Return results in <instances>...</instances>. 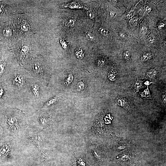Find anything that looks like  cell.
I'll use <instances>...</instances> for the list:
<instances>
[{
  "label": "cell",
  "mask_w": 166,
  "mask_h": 166,
  "mask_svg": "<svg viewBox=\"0 0 166 166\" xmlns=\"http://www.w3.org/2000/svg\"><path fill=\"white\" fill-rule=\"evenodd\" d=\"M8 110L5 116L6 128L11 133L18 135L24 131L27 126L25 114L21 110L16 108Z\"/></svg>",
  "instance_id": "obj_1"
},
{
  "label": "cell",
  "mask_w": 166,
  "mask_h": 166,
  "mask_svg": "<svg viewBox=\"0 0 166 166\" xmlns=\"http://www.w3.org/2000/svg\"><path fill=\"white\" fill-rule=\"evenodd\" d=\"M98 31L101 34L104 36H107L109 34V31L107 29L103 27L99 28Z\"/></svg>",
  "instance_id": "obj_24"
},
{
  "label": "cell",
  "mask_w": 166,
  "mask_h": 166,
  "mask_svg": "<svg viewBox=\"0 0 166 166\" xmlns=\"http://www.w3.org/2000/svg\"><path fill=\"white\" fill-rule=\"evenodd\" d=\"M61 98V97L59 94L56 95L50 98L44 104L42 109H45L56 104L60 100Z\"/></svg>",
  "instance_id": "obj_13"
},
{
  "label": "cell",
  "mask_w": 166,
  "mask_h": 166,
  "mask_svg": "<svg viewBox=\"0 0 166 166\" xmlns=\"http://www.w3.org/2000/svg\"><path fill=\"white\" fill-rule=\"evenodd\" d=\"M14 22L17 34L22 37L35 32L31 22L26 15L17 16Z\"/></svg>",
  "instance_id": "obj_3"
},
{
  "label": "cell",
  "mask_w": 166,
  "mask_h": 166,
  "mask_svg": "<svg viewBox=\"0 0 166 166\" xmlns=\"http://www.w3.org/2000/svg\"><path fill=\"white\" fill-rule=\"evenodd\" d=\"M120 35L121 38L123 39H125L126 38V34L123 32L120 33Z\"/></svg>",
  "instance_id": "obj_35"
},
{
  "label": "cell",
  "mask_w": 166,
  "mask_h": 166,
  "mask_svg": "<svg viewBox=\"0 0 166 166\" xmlns=\"http://www.w3.org/2000/svg\"><path fill=\"white\" fill-rule=\"evenodd\" d=\"M17 34L14 23H5L0 27V37L8 41L14 40Z\"/></svg>",
  "instance_id": "obj_6"
},
{
  "label": "cell",
  "mask_w": 166,
  "mask_h": 166,
  "mask_svg": "<svg viewBox=\"0 0 166 166\" xmlns=\"http://www.w3.org/2000/svg\"><path fill=\"white\" fill-rule=\"evenodd\" d=\"M51 120L50 117L44 116H40L38 117V121L40 125L43 128L47 126Z\"/></svg>",
  "instance_id": "obj_14"
},
{
  "label": "cell",
  "mask_w": 166,
  "mask_h": 166,
  "mask_svg": "<svg viewBox=\"0 0 166 166\" xmlns=\"http://www.w3.org/2000/svg\"><path fill=\"white\" fill-rule=\"evenodd\" d=\"M132 143L130 141L126 140L117 141L116 143V148L117 151H123L130 148L132 146Z\"/></svg>",
  "instance_id": "obj_12"
},
{
  "label": "cell",
  "mask_w": 166,
  "mask_h": 166,
  "mask_svg": "<svg viewBox=\"0 0 166 166\" xmlns=\"http://www.w3.org/2000/svg\"><path fill=\"white\" fill-rule=\"evenodd\" d=\"M26 68L30 74L38 81L48 78V71L43 57L37 55L30 59Z\"/></svg>",
  "instance_id": "obj_2"
},
{
  "label": "cell",
  "mask_w": 166,
  "mask_h": 166,
  "mask_svg": "<svg viewBox=\"0 0 166 166\" xmlns=\"http://www.w3.org/2000/svg\"><path fill=\"white\" fill-rule=\"evenodd\" d=\"M28 138L38 149H41L43 144V140L41 135L33 134L30 135Z\"/></svg>",
  "instance_id": "obj_9"
},
{
  "label": "cell",
  "mask_w": 166,
  "mask_h": 166,
  "mask_svg": "<svg viewBox=\"0 0 166 166\" xmlns=\"http://www.w3.org/2000/svg\"><path fill=\"white\" fill-rule=\"evenodd\" d=\"M157 74V70L155 68H152L147 72L146 77L148 78L152 79L156 76Z\"/></svg>",
  "instance_id": "obj_18"
},
{
  "label": "cell",
  "mask_w": 166,
  "mask_h": 166,
  "mask_svg": "<svg viewBox=\"0 0 166 166\" xmlns=\"http://www.w3.org/2000/svg\"><path fill=\"white\" fill-rule=\"evenodd\" d=\"M147 83H146V82L145 83L147 85H148L149 84H150L149 83L150 82H149L148 81H147Z\"/></svg>",
  "instance_id": "obj_38"
},
{
  "label": "cell",
  "mask_w": 166,
  "mask_h": 166,
  "mask_svg": "<svg viewBox=\"0 0 166 166\" xmlns=\"http://www.w3.org/2000/svg\"><path fill=\"white\" fill-rule=\"evenodd\" d=\"M86 38L89 41H93L95 39L94 35L90 32H87L85 33Z\"/></svg>",
  "instance_id": "obj_23"
},
{
  "label": "cell",
  "mask_w": 166,
  "mask_h": 166,
  "mask_svg": "<svg viewBox=\"0 0 166 166\" xmlns=\"http://www.w3.org/2000/svg\"><path fill=\"white\" fill-rule=\"evenodd\" d=\"M75 54L76 57L78 59H81L84 56V53L80 48L77 49L75 51Z\"/></svg>",
  "instance_id": "obj_21"
},
{
  "label": "cell",
  "mask_w": 166,
  "mask_h": 166,
  "mask_svg": "<svg viewBox=\"0 0 166 166\" xmlns=\"http://www.w3.org/2000/svg\"><path fill=\"white\" fill-rule=\"evenodd\" d=\"M73 76L72 74H70L67 76L65 81V83L66 85H69L73 81Z\"/></svg>",
  "instance_id": "obj_25"
},
{
  "label": "cell",
  "mask_w": 166,
  "mask_h": 166,
  "mask_svg": "<svg viewBox=\"0 0 166 166\" xmlns=\"http://www.w3.org/2000/svg\"><path fill=\"white\" fill-rule=\"evenodd\" d=\"M4 132L3 128L0 124V138L2 137L4 135Z\"/></svg>",
  "instance_id": "obj_31"
},
{
  "label": "cell",
  "mask_w": 166,
  "mask_h": 166,
  "mask_svg": "<svg viewBox=\"0 0 166 166\" xmlns=\"http://www.w3.org/2000/svg\"><path fill=\"white\" fill-rule=\"evenodd\" d=\"M165 25L164 23L161 22L159 23L158 26V28L159 29H160L163 28Z\"/></svg>",
  "instance_id": "obj_34"
},
{
  "label": "cell",
  "mask_w": 166,
  "mask_h": 166,
  "mask_svg": "<svg viewBox=\"0 0 166 166\" xmlns=\"http://www.w3.org/2000/svg\"><path fill=\"white\" fill-rule=\"evenodd\" d=\"M113 97L117 104L125 109H130V106L128 100L125 98L114 96L111 94L110 95Z\"/></svg>",
  "instance_id": "obj_10"
},
{
  "label": "cell",
  "mask_w": 166,
  "mask_h": 166,
  "mask_svg": "<svg viewBox=\"0 0 166 166\" xmlns=\"http://www.w3.org/2000/svg\"><path fill=\"white\" fill-rule=\"evenodd\" d=\"M117 71L112 68L109 72L108 75V79L112 82H115L117 78Z\"/></svg>",
  "instance_id": "obj_16"
},
{
  "label": "cell",
  "mask_w": 166,
  "mask_h": 166,
  "mask_svg": "<svg viewBox=\"0 0 166 166\" xmlns=\"http://www.w3.org/2000/svg\"><path fill=\"white\" fill-rule=\"evenodd\" d=\"M137 153L130 148L119 154L117 158L121 166H132L137 161Z\"/></svg>",
  "instance_id": "obj_5"
},
{
  "label": "cell",
  "mask_w": 166,
  "mask_h": 166,
  "mask_svg": "<svg viewBox=\"0 0 166 166\" xmlns=\"http://www.w3.org/2000/svg\"><path fill=\"white\" fill-rule=\"evenodd\" d=\"M164 45L165 46H166V40H164Z\"/></svg>",
  "instance_id": "obj_39"
},
{
  "label": "cell",
  "mask_w": 166,
  "mask_h": 166,
  "mask_svg": "<svg viewBox=\"0 0 166 166\" xmlns=\"http://www.w3.org/2000/svg\"><path fill=\"white\" fill-rule=\"evenodd\" d=\"M12 10L11 6L3 1H0V16L8 15L11 13Z\"/></svg>",
  "instance_id": "obj_11"
},
{
  "label": "cell",
  "mask_w": 166,
  "mask_h": 166,
  "mask_svg": "<svg viewBox=\"0 0 166 166\" xmlns=\"http://www.w3.org/2000/svg\"><path fill=\"white\" fill-rule=\"evenodd\" d=\"M13 147L12 144L9 142L0 145V161L7 162L11 160Z\"/></svg>",
  "instance_id": "obj_8"
},
{
  "label": "cell",
  "mask_w": 166,
  "mask_h": 166,
  "mask_svg": "<svg viewBox=\"0 0 166 166\" xmlns=\"http://www.w3.org/2000/svg\"><path fill=\"white\" fill-rule=\"evenodd\" d=\"M74 23L75 20L73 19H70L66 21L65 24L67 26L72 27L74 25Z\"/></svg>",
  "instance_id": "obj_27"
},
{
  "label": "cell",
  "mask_w": 166,
  "mask_h": 166,
  "mask_svg": "<svg viewBox=\"0 0 166 166\" xmlns=\"http://www.w3.org/2000/svg\"><path fill=\"white\" fill-rule=\"evenodd\" d=\"M124 58L126 61H129L130 57V53L127 50L125 51L123 53Z\"/></svg>",
  "instance_id": "obj_26"
},
{
  "label": "cell",
  "mask_w": 166,
  "mask_h": 166,
  "mask_svg": "<svg viewBox=\"0 0 166 166\" xmlns=\"http://www.w3.org/2000/svg\"><path fill=\"white\" fill-rule=\"evenodd\" d=\"M7 65L6 61L3 57L0 58V77L4 74Z\"/></svg>",
  "instance_id": "obj_17"
},
{
  "label": "cell",
  "mask_w": 166,
  "mask_h": 166,
  "mask_svg": "<svg viewBox=\"0 0 166 166\" xmlns=\"http://www.w3.org/2000/svg\"><path fill=\"white\" fill-rule=\"evenodd\" d=\"M150 94L148 91V89L145 90L142 92V94H141V96L142 97H149Z\"/></svg>",
  "instance_id": "obj_29"
},
{
  "label": "cell",
  "mask_w": 166,
  "mask_h": 166,
  "mask_svg": "<svg viewBox=\"0 0 166 166\" xmlns=\"http://www.w3.org/2000/svg\"><path fill=\"white\" fill-rule=\"evenodd\" d=\"M142 84V81L137 79L135 80L133 84V87L136 92L138 91L141 88Z\"/></svg>",
  "instance_id": "obj_19"
},
{
  "label": "cell",
  "mask_w": 166,
  "mask_h": 166,
  "mask_svg": "<svg viewBox=\"0 0 166 166\" xmlns=\"http://www.w3.org/2000/svg\"><path fill=\"white\" fill-rule=\"evenodd\" d=\"M105 60L103 58H100L99 59L97 62V65L98 66L102 67L105 64Z\"/></svg>",
  "instance_id": "obj_28"
},
{
  "label": "cell",
  "mask_w": 166,
  "mask_h": 166,
  "mask_svg": "<svg viewBox=\"0 0 166 166\" xmlns=\"http://www.w3.org/2000/svg\"><path fill=\"white\" fill-rule=\"evenodd\" d=\"M145 9L146 11L148 12H150L151 10V8L148 6L145 7Z\"/></svg>",
  "instance_id": "obj_37"
},
{
  "label": "cell",
  "mask_w": 166,
  "mask_h": 166,
  "mask_svg": "<svg viewBox=\"0 0 166 166\" xmlns=\"http://www.w3.org/2000/svg\"><path fill=\"white\" fill-rule=\"evenodd\" d=\"M15 46L14 53L21 65L25 64L28 60L30 48L27 43L23 41H20Z\"/></svg>",
  "instance_id": "obj_4"
},
{
  "label": "cell",
  "mask_w": 166,
  "mask_h": 166,
  "mask_svg": "<svg viewBox=\"0 0 166 166\" xmlns=\"http://www.w3.org/2000/svg\"><path fill=\"white\" fill-rule=\"evenodd\" d=\"M152 57V54L150 52L144 53L141 57V60L143 62L146 61L151 59Z\"/></svg>",
  "instance_id": "obj_20"
},
{
  "label": "cell",
  "mask_w": 166,
  "mask_h": 166,
  "mask_svg": "<svg viewBox=\"0 0 166 166\" xmlns=\"http://www.w3.org/2000/svg\"><path fill=\"white\" fill-rule=\"evenodd\" d=\"M87 14L88 16L91 18H93L94 17V14L93 12L91 10L88 11L87 13Z\"/></svg>",
  "instance_id": "obj_30"
},
{
  "label": "cell",
  "mask_w": 166,
  "mask_h": 166,
  "mask_svg": "<svg viewBox=\"0 0 166 166\" xmlns=\"http://www.w3.org/2000/svg\"><path fill=\"white\" fill-rule=\"evenodd\" d=\"M85 87V85L84 82L82 81H79L77 84V89L79 91H82L84 90Z\"/></svg>",
  "instance_id": "obj_22"
},
{
  "label": "cell",
  "mask_w": 166,
  "mask_h": 166,
  "mask_svg": "<svg viewBox=\"0 0 166 166\" xmlns=\"http://www.w3.org/2000/svg\"><path fill=\"white\" fill-rule=\"evenodd\" d=\"M4 93V89L2 88L0 89V99H1L3 96Z\"/></svg>",
  "instance_id": "obj_33"
},
{
  "label": "cell",
  "mask_w": 166,
  "mask_h": 166,
  "mask_svg": "<svg viewBox=\"0 0 166 166\" xmlns=\"http://www.w3.org/2000/svg\"><path fill=\"white\" fill-rule=\"evenodd\" d=\"M26 77L18 71H14L11 77L12 87L16 90L20 91L25 89L27 85Z\"/></svg>",
  "instance_id": "obj_7"
},
{
  "label": "cell",
  "mask_w": 166,
  "mask_h": 166,
  "mask_svg": "<svg viewBox=\"0 0 166 166\" xmlns=\"http://www.w3.org/2000/svg\"><path fill=\"white\" fill-rule=\"evenodd\" d=\"M110 14L111 16L112 17H115V16L116 15V14L115 12L112 10H111L110 11Z\"/></svg>",
  "instance_id": "obj_36"
},
{
  "label": "cell",
  "mask_w": 166,
  "mask_h": 166,
  "mask_svg": "<svg viewBox=\"0 0 166 166\" xmlns=\"http://www.w3.org/2000/svg\"><path fill=\"white\" fill-rule=\"evenodd\" d=\"M162 99L164 105H165L166 103V93L165 92L162 94Z\"/></svg>",
  "instance_id": "obj_32"
},
{
  "label": "cell",
  "mask_w": 166,
  "mask_h": 166,
  "mask_svg": "<svg viewBox=\"0 0 166 166\" xmlns=\"http://www.w3.org/2000/svg\"><path fill=\"white\" fill-rule=\"evenodd\" d=\"M30 87L31 90L35 97L38 99H40L39 85L35 83H32L30 84Z\"/></svg>",
  "instance_id": "obj_15"
}]
</instances>
